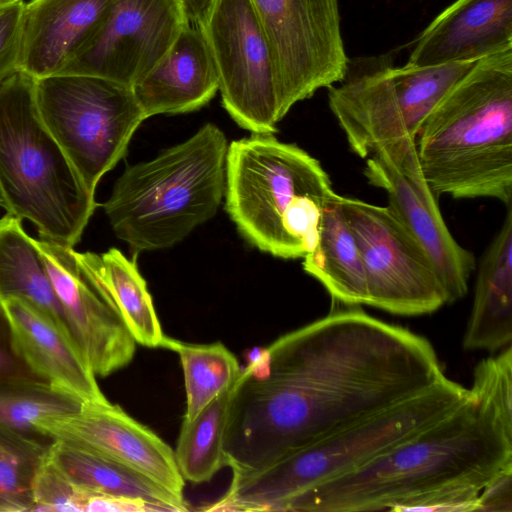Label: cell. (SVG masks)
Here are the masks:
<instances>
[{"label": "cell", "mask_w": 512, "mask_h": 512, "mask_svg": "<svg viewBox=\"0 0 512 512\" xmlns=\"http://www.w3.org/2000/svg\"><path fill=\"white\" fill-rule=\"evenodd\" d=\"M228 419V439L260 467L443 380L425 337L347 306L288 332L251 360Z\"/></svg>", "instance_id": "6da1fadb"}, {"label": "cell", "mask_w": 512, "mask_h": 512, "mask_svg": "<svg viewBox=\"0 0 512 512\" xmlns=\"http://www.w3.org/2000/svg\"><path fill=\"white\" fill-rule=\"evenodd\" d=\"M470 398L369 464L317 486L288 511H478L484 488L512 471V401L469 388Z\"/></svg>", "instance_id": "7a4b0ae2"}, {"label": "cell", "mask_w": 512, "mask_h": 512, "mask_svg": "<svg viewBox=\"0 0 512 512\" xmlns=\"http://www.w3.org/2000/svg\"><path fill=\"white\" fill-rule=\"evenodd\" d=\"M436 198L512 204V48L485 56L438 101L416 136Z\"/></svg>", "instance_id": "3957f363"}, {"label": "cell", "mask_w": 512, "mask_h": 512, "mask_svg": "<svg viewBox=\"0 0 512 512\" xmlns=\"http://www.w3.org/2000/svg\"><path fill=\"white\" fill-rule=\"evenodd\" d=\"M471 392L445 377L427 391L291 451L262 467L233 471L208 511H288L303 494L369 464L444 418Z\"/></svg>", "instance_id": "277c9868"}, {"label": "cell", "mask_w": 512, "mask_h": 512, "mask_svg": "<svg viewBox=\"0 0 512 512\" xmlns=\"http://www.w3.org/2000/svg\"><path fill=\"white\" fill-rule=\"evenodd\" d=\"M225 209L242 236L275 257H304L314 246L334 191L317 159L274 134L228 145Z\"/></svg>", "instance_id": "5b68a950"}, {"label": "cell", "mask_w": 512, "mask_h": 512, "mask_svg": "<svg viewBox=\"0 0 512 512\" xmlns=\"http://www.w3.org/2000/svg\"><path fill=\"white\" fill-rule=\"evenodd\" d=\"M228 143L214 124L128 166L103 203L116 236L134 252L169 248L211 219L225 194Z\"/></svg>", "instance_id": "8992f818"}, {"label": "cell", "mask_w": 512, "mask_h": 512, "mask_svg": "<svg viewBox=\"0 0 512 512\" xmlns=\"http://www.w3.org/2000/svg\"><path fill=\"white\" fill-rule=\"evenodd\" d=\"M35 80L17 70L0 83V186L7 213L33 223L41 239L74 247L95 194L42 121Z\"/></svg>", "instance_id": "52a82bcc"}, {"label": "cell", "mask_w": 512, "mask_h": 512, "mask_svg": "<svg viewBox=\"0 0 512 512\" xmlns=\"http://www.w3.org/2000/svg\"><path fill=\"white\" fill-rule=\"evenodd\" d=\"M35 100L45 126L92 194L102 176L125 156L146 119L132 87L97 76L58 73L37 78Z\"/></svg>", "instance_id": "ba28073f"}, {"label": "cell", "mask_w": 512, "mask_h": 512, "mask_svg": "<svg viewBox=\"0 0 512 512\" xmlns=\"http://www.w3.org/2000/svg\"><path fill=\"white\" fill-rule=\"evenodd\" d=\"M339 201L362 256L367 305L417 316L447 304L430 257L389 206L344 196Z\"/></svg>", "instance_id": "9c48e42d"}, {"label": "cell", "mask_w": 512, "mask_h": 512, "mask_svg": "<svg viewBox=\"0 0 512 512\" xmlns=\"http://www.w3.org/2000/svg\"><path fill=\"white\" fill-rule=\"evenodd\" d=\"M202 30L225 110L252 134H274L282 119L279 82L251 0H215Z\"/></svg>", "instance_id": "30bf717a"}, {"label": "cell", "mask_w": 512, "mask_h": 512, "mask_svg": "<svg viewBox=\"0 0 512 512\" xmlns=\"http://www.w3.org/2000/svg\"><path fill=\"white\" fill-rule=\"evenodd\" d=\"M268 41L282 118L299 101L341 81L348 56L338 0H251Z\"/></svg>", "instance_id": "8fae6325"}, {"label": "cell", "mask_w": 512, "mask_h": 512, "mask_svg": "<svg viewBox=\"0 0 512 512\" xmlns=\"http://www.w3.org/2000/svg\"><path fill=\"white\" fill-rule=\"evenodd\" d=\"M393 66L389 53L349 59L343 79L328 87L329 108L360 158L379 156L409 179L426 183L416 139L407 129L394 93Z\"/></svg>", "instance_id": "7c38bea8"}, {"label": "cell", "mask_w": 512, "mask_h": 512, "mask_svg": "<svg viewBox=\"0 0 512 512\" xmlns=\"http://www.w3.org/2000/svg\"><path fill=\"white\" fill-rule=\"evenodd\" d=\"M186 22L177 0H114L98 30L60 73L133 87L164 57Z\"/></svg>", "instance_id": "4fadbf2b"}, {"label": "cell", "mask_w": 512, "mask_h": 512, "mask_svg": "<svg viewBox=\"0 0 512 512\" xmlns=\"http://www.w3.org/2000/svg\"><path fill=\"white\" fill-rule=\"evenodd\" d=\"M70 332L96 376L127 366L136 341L78 261L73 247L35 239Z\"/></svg>", "instance_id": "5bb4252c"}, {"label": "cell", "mask_w": 512, "mask_h": 512, "mask_svg": "<svg viewBox=\"0 0 512 512\" xmlns=\"http://www.w3.org/2000/svg\"><path fill=\"white\" fill-rule=\"evenodd\" d=\"M37 427L51 441L64 440L93 450L183 497L185 480L174 450L109 400L85 403L77 413L43 419Z\"/></svg>", "instance_id": "9a60e30c"}, {"label": "cell", "mask_w": 512, "mask_h": 512, "mask_svg": "<svg viewBox=\"0 0 512 512\" xmlns=\"http://www.w3.org/2000/svg\"><path fill=\"white\" fill-rule=\"evenodd\" d=\"M365 161L363 173L368 182L387 193L388 206L430 257L447 304L464 297L475 258L451 234L428 185L409 179L379 156Z\"/></svg>", "instance_id": "2e32d148"}, {"label": "cell", "mask_w": 512, "mask_h": 512, "mask_svg": "<svg viewBox=\"0 0 512 512\" xmlns=\"http://www.w3.org/2000/svg\"><path fill=\"white\" fill-rule=\"evenodd\" d=\"M512 48V0H456L418 35L406 65L478 60Z\"/></svg>", "instance_id": "e0dca14e"}, {"label": "cell", "mask_w": 512, "mask_h": 512, "mask_svg": "<svg viewBox=\"0 0 512 512\" xmlns=\"http://www.w3.org/2000/svg\"><path fill=\"white\" fill-rule=\"evenodd\" d=\"M12 344L28 371L83 402H105L96 375L75 341L19 298L1 303Z\"/></svg>", "instance_id": "ac0fdd59"}, {"label": "cell", "mask_w": 512, "mask_h": 512, "mask_svg": "<svg viewBox=\"0 0 512 512\" xmlns=\"http://www.w3.org/2000/svg\"><path fill=\"white\" fill-rule=\"evenodd\" d=\"M114 0L25 3L18 70L34 78L60 73L86 45Z\"/></svg>", "instance_id": "d6986e66"}, {"label": "cell", "mask_w": 512, "mask_h": 512, "mask_svg": "<svg viewBox=\"0 0 512 512\" xmlns=\"http://www.w3.org/2000/svg\"><path fill=\"white\" fill-rule=\"evenodd\" d=\"M132 90L146 119L206 105L218 91V77L202 28L186 22L168 52Z\"/></svg>", "instance_id": "ffe728a7"}, {"label": "cell", "mask_w": 512, "mask_h": 512, "mask_svg": "<svg viewBox=\"0 0 512 512\" xmlns=\"http://www.w3.org/2000/svg\"><path fill=\"white\" fill-rule=\"evenodd\" d=\"M512 340V205L484 253L463 338L467 351L497 352Z\"/></svg>", "instance_id": "44dd1931"}, {"label": "cell", "mask_w": 512, "mask_h": 512, "mask_svg": "<svg viewBox=\"0 0 512 512\" xmlns=\"http://www.w3.org/2000/svg\"><path fill=\"white\" fill-rule=\"evenodd\" d=\"M46 453L57 469L86 493L141 500L159 511L188 510L184 497L93 450L64 440H52Z\"/></svg>", "instance_id": "7402d4cb"}, {"label": "cell", "mask_w": 512, "mask_h": 512, "mask_svg": "<svg viewBox=\"0 0 512 512\" xmlns=\"http://www.w3.org/2000/svg\"><path fill=\"white\" fill-rule=\"evenodd\" d=\"M339 196L334 192L323 209L315 244L303 257V269L324 286L334 301L346 306L367 305L362 256Z\"/></svg>", "instance_id": "603a6c76"}, {"label": "cell", "mask_w": 512, "mask_h": 512, "mask_svg": "<svg viewBox=\"0 0 512 512\" xmlns=\"http://www.w3.org/2000/svg\"><path fill=\"white\" fill-rule=\"evenodd\" d=\"M84 404L32 374L0 379V439L40 455L51 440L40 433L38 422L77 413Z\"/></svg>", "instance_id": "cb8c5ba5"}, {"label": "cell", "mask_w": 512, "mask_h": 512, "mask_svg": "<svg viewBox=\"0 0 512 512\" xmlns=\"http://www.w3.org/2000/svg\"><path fill=\"white\" fill-rule=\"evenodd\" d=\"M75 255L102 294L113 305L137 344L162 347L163 334L147 284L135 260L111 248L102 254Z\"/></svg>", "instance_id": "d4e9b609"}, {"label": "cell", "mask_w": 512, "mask_h": 512, "mask_svg": "<svg viewBox=\"0 0 512 512\" xmlns=\"http://www.w3.org/2000/svg\"><path fill=\"white\" fill-rule=\"evenodd\" d=\"M10 298L31 304L73 339L35 239L7 213L0 218V304Z\"/></svg>", "instance_id": "484cf974"}, {"label": "cell", "mask_w": 512, "mask_h": 512, "mask_svg": "<svg viewBox=\"0 0 512 512\" xmlns=\"http://www.w3.org/2000/svg\"><path fill=\"white\" fill-rule=\"evenodd\" d=\"M242 377L208 403L193 419L183 420L174 450L178 469L192 483L209 481L225 467L223 442L233 397Z\"/></svg>", "instance_id": "4316f807"}, {"label": "cell", "mask_w": 512, "mask_h": 512, "mask_svg": "<svg viewBox=\"0 0 512 512\" xmlns=\"http://www.w3.org/2000/svg\"><path fill=\"white\" fill-rule=\"evenodd\" d=\"M162 348L173 350L180 357L186 393L185 421L193 419L233 384L242 371L234 354L220 342L190 344L165 336Z\"/></svg>", "instance_id": "83f0119b"}, {"label": "cell", "mask_w": 512, "mask_h": 512, "mask_svg": "<svg viewBox=\"0 0 512 512\" xmlns=\"http://www.w3.org/2000/svg\"><path fill=\"white\" fill-rule=\"evenodd\" d=\"M476 62L462 60L423 67L406 64L392 67L396 100L407 129L415 139L433 107Z\"/></svg>", "instance_id": "f1b7e54d"}, {"label": "cell", "mask_w": 512, "mask_h": 512, "mask_svg": "<svg viewBox=\"0 0 512 512\" xmlns=\"http://www.w3.org/2000/svg\"><path fill=\"white\" fill-rule=\"evenodd\" d=\"M31 497L33 511H83L85 492L57 469L45 451L36 462Z\"/></svg>", "instance_id": "f546056e"}, {"label": "cell", "mask_w": 512, "mask_h": 512, "mask_svg": "<svg viewBox=\"0 0 512 512\" xmlns=\"http://www.w3.org/2000/svg\"><path fill=\"white\" fill-rule=\"evenodd\" d=\"M40 456L0 458V512L33 511L31 483Z\"/></svg>", "instance_id": "4dcf8cb0"}, {"label": "cell", "mask_w": 512, "mask_h": 512, "mask_svg": "<svg viewBox=\"0 0 512 512\" xmlns=\"http://www.w3.org/2000/svg\"><path fill=\"white\" fill-rule=\"evenodd\" d=\"M23 0H0V83L18 70Z\"/></svg>", "instance_id": "1f68e13d"}, {"label": "cell", "mask_w": 512, "mask_h": 512, "mask_svg": "<svg viewBox=\"0 0 512 512\" xmlns=\"http://www.w3.org/2000/svg\"><path fill=\"white\" fill-rule=\"evenodd\" d=\"M478 511L512 512V471L500 474L484 488Z\"/></svg>", "instance_id": "d6a6232c"}, {"label": "cell", "mask_w": 512, "mask_h": 512, "mask_svg": "<svg viewBox=\"0 0 512 512\" xmlns=\"http://www.w3.org/2000/svg\"><path fill=\"white\" fill-rule=\"evenodd\" d=\"M23 374L31 373L12 344L8 322L0 304V379Z\"/></svg>", "instance_id": "836d02e7"}, {"label": "cell", "mask_w": 512, "mask_h": 512, "mask_svg": "<svg viewBox=\"0 0 512 512\" xmlns=\"http://www.w3.org/2000/svg\"><path fill=\"white\" fill-rule=\"evenodd\" d=\"M186 20L203 28L212 10L215 0H177Z\"/></svg>", "instance_id": "e575fe53"}, {"label": "cell", "mask_w": 512, "mask_h": 512, "mask_svg": "<svg viewBox=\"0 0 512 512\" xmlns=\"http://www.w3.org/2000/svg\"><path fill=\"white\" fill-rule=\"evenodd\" d=\"M15 455H31V456H35V457L40 456V455L32 454L28 451L21 449V448L15 447V446L0 439V458H6V457L15 456Z\"/></svg>", "instance_id": "d590c367"}, {"label": "cell", "mask_w": 512, "mask_h": 512, "mask_svg": "<svg viewBox=\"0 0 512 512\" xmlns=\"http://www.w3.org/2000/svg\"><path fill=\"white\" fill-rule=\"evenodd\" d=\"M0 207L4 208L5 210L7 208L6 199H5V196H4V193L2 191L1 186H0Z\"/></svg>", "instance_id": "8d00e7d4"}]
</instances>
